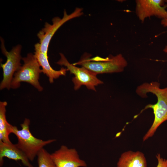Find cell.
I'll list each match as a JSON object with an SVG mask.
<instances>
[{
    "label": "cell",
    "instance_id": "1",
    "mask_svg": "<svg viewBox=\"0 0 167 167\" xmlns=\"http://www.w3.org/2000/svg\"><path fill=\"white\" fill-rule=\"evenodd\" d=\"M160 85L157 81L145 82L138 86L136 90V94L142 98H146L147 93H151L155 95L157 99L156 104L147 105L141 111L151 108L154 116L152 126L143 137V141L152 136L159 126L167 120V86L161 88Z\"/></svg>",
    "mask_w": 167,
    "mask_h": 167
},
{
    "label": "cell",
    "instance_id": "11",
    "mask_svg": "<svg viewBox=\"0 0 167 167\" xmlns=\"http://www.w3.org/2000/svg\"><path fill=\"white\" fill-rule=\"evenodd\" d=\"M15 161L20 160L23 164L27 167H33L30 163L25 154L18 148L15 144L12 143H5L0 141V165L3 163L4 157Z\"/></svg>",
    "mask_w": 167,
    "mask_h": 167
},
{
    "label": "cell",
    "instance_id": "14",
    "mask_svg": "<svg viewBox=\"0 0 167 167\" xmlns=\"http://www.w3.org/2000/svg\"><path fill=\"white\" fill-rule=\"evenodd\" d=\"M37 156L38 167H56L51 154L44 148L38 152Z\"/></svg>",
    "mask_w": 167,
    "mask_h": 167
},
{
    "label": "cell",
    "instance_id": "6",
    "mask_svg": "<svg viewBox=\"0 0 167 167\" xmlns=\"http://www.w3.org/2000/svg\"><path fill=\"white\" fill-rule=\"evenodd\" d=\"M1 41L2 52L6 57L7 60L4 64L1 63L3 71V78L0 84V88L1 90L4 88L9 89L13 75L21 66L20 61L22 59L20 55L22 47L18 45L8 52L5 46L3 40L1 38Z\"/></svg>",
    "mask_w": 167,
    "mask_h": 167
},
{
    "label": "cell",
    "instance_id": "3",
    "mask_svg": "<svg viewBox=\"0 0 167 167\" xmlns=\"http://www.w3.org/2000/svg\"><path fill=\"white\" fill-rule=\"evenodd\" d=\"M30 120L26 118L20 124L21 130L10 124L8 131L9 134H14L18 142L15 144L26 155L29 161H32L38 152L44 147L56 141L54 139L43 140L34 137L29 130Z\"/></svg>",
    "mask_w": 167,
    "mask_h": 167
},
{
    "label": "cell",
    "instance_id": "16",
    "mask_svg": "<svg viewBox=\"0 0 167 167\" xmlns=\"http://www.w3.org/2000/svg\"><path fill=\"white\" fill-rule=\"evenodd\" d=\"M161 24L164 27H167V18L162 19Z\"/></svg>",
    "mask_w": 167,
    "mask_h": 167
},
{
    "label": "cell",
    "instance_id": "4",
    "mask_svg": "<svg viewBox=\"0 0 167 167\" xmlns=\"http://www.w3.org/2000/svg\"><path fill=\"white\" fill-rule=\"evenodd\" d=\"M22 59L24 64L15 73L11 83V88H17L19 87L21 82H24L30 84L39 91H42L43 88L39 84V79L42 71L34 54L28 53Z\"/></svg>",
    "mask_w": 167,
    "mask_h": 167
},
{
    "label": "cell",
    "instance_id": "15",
    "mask_svg": "<svg viewBox=\"0 0 167 167\" xmlns=\"http://www.w3.org/2000/svg\"><path fill=\"white\" fill-rule=\"evenodd\" d=\"M158 163L156 167H167V159L162 158L160 153L156 155Z\"/></svg>",
    "mask_w": 167,
    "mask_h": 167
},
{
    "label": "cell",
    "instance_id": "2",
    "mask_svg": "<svg viewBox=\"0 0 167 167\" xmlns=\"http://www.w3.org/2000/svg\"><path fill=\"white\" fill-rule=\"evenodd\" d=\"M91 54L85 53L77 62L73 63L80 65L97 75L122 72L127 66L126 59L121 54L115 56L110 55L103 58L97 56L91 58Z\"/></svg>",
    "mask_w": 167,
    "mask_h": 167
},
{
    "label": "cell",
    "instance_id": "17",
    "mask_svg": "<svg viewBox=\"0 0 167 167\" xmlns=\"http://www.w3.org/2000/svg\"><path fill=\"white\" fill-rule=\"evenodd\" d=\"M163 51L165 53H167V45L165 46L163 49Z\"/></svg>",
    "mask_w": 167,
    "mask_h": 167
},
{
    "label": "cell",
    "instance_id": "5",
    "mask_svg": "<svg viewBox=\"0 0 167 167\" xmlns=\"http://www.w3.org/2000/svg\"><path fill=\"white\" fill-rule=\"evenodd\" d=\"M59 54L60 58L56 63L65 66L68 71L74 75L72 81L75 90L79 89L82 86L84 85L88 89L96 91L95 87L103 84L102 81L97 78V74L83 67H78L70 63L63 54L60 53Z\"/></svg>",
    "mask_w": 167,
    "mask_h": 167
},
{
    "label": "cell",
    "instance_id": "10",
    "mask_svg": "<svg viewBox=\"0 0 167 167\" xmlns=\"http://www.w3.org/2000/svg\"><path fill=\"white\" fill-rule=\"evenodd\" d=\"M34 55L40 66L42 68V71L49 77L50 83L54 82V79L59 78L61 75H65L67 71L66 68H62L60 70L56 71L50 66L48 61V57L46 56L41 50L40 43L35 45Z\"/></svg>",
    "mask_w": 167,
    "mask_h": 167
},
{
    "label": "cell",
    "instance_id": "13",
    "mask_svg": "<svg viewBox=\"0 0 167 167\" xmlns=\"http://www.w3.org/2000/svg\"><path fill=\"white\" fill-rule=\"evenodd\" d=\"M7 105L6 101L0 102V141L11 143L9 136L8 129L10 125L7 121L6 116V107Z\"/></svg>",
    "mask_w": 167,
    "mask_h": 167
},
{
    "label": "cell",
    "instance_id": "8",
    "mask_svg": "<svg viewBox=\"0 0 167 167\" xmlns=\"http://www.w3.org/2000/svg\"><path fill=\"white\" fill-rule=\"evenodd\" d=\"M165 0H136V14L139 19L143 23L147 18L155 16L161 20L167 18L166 5Z\"/></svg>",
    "mask_w": 167,
    "mask_h": 167
},
{
    "label": "cell",
    "instance_id": "9",
    "mask_svg": "<svg viewBox=\"0 0 167 167\" xmlns=\"http://www.w3.org/2000/svg\"><path fill=\"white\" fill-rule=\"evenodd\" d=\"M56 167H85V162L80 159L76 150L62 145L51 154Z\"/></svg>",
    "mask_w": 167,
    "mask_h": 167
},
{
    "label": "cell",
    "instance_id": "7",
    "mask_svg": "<svg viewBox=\"0 0 167 167\" xmlns=\"http://www.w3.org/2000/svg\"><path fill=\"white\" fill-rule=\"evenodd\" d=\"M82 8L76 7L70 14H67L66 10L64 11L62 18L56 17L53 19L52 24L48 23L45 24L44 27L40 31L37 36L40 40V49L46 56L50 42L54 34L58 28L65 23L75 18L79 17L83 14Z\"/></svg>",
    "mask_w": 167,
    "mask_h": 167
},
{
    "label": "cell",
    "instance_id": "18",
    "mask_svg": "<svg viewBox=\"0 0 167 167\" xmlns=\"http://www.w3.org/2000/svg\"><path fill=\"white\" fill-rule=\"evenodd\" d=\"M165 2H166L167 4V0H165Z\"/></svg>",
    "mask_w": 167,
    "mask_h": 167
},
{
    "label": "cell",
    "instance_id": "12",
    "mask_svg": "<svg viewBox=\"0 0 167 167\" xmlns=\"http://www.w3.org/2000/svg\"><path fill=\"white\" fill-rule=\"evenodd\" d=\"M117 167H147V163L142 152L129 151L121 154L117 163Z\"/></svg>",
    "mask_w": 167,
    "mask_h": 167
}]
</instances>
